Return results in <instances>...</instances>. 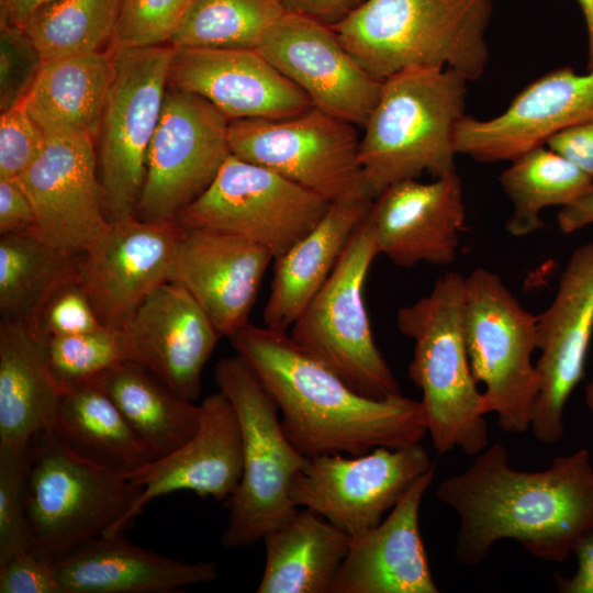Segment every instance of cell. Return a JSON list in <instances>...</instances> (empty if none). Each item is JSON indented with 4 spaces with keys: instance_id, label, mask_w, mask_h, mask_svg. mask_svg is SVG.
<instances>
[{
    "instance_id": "6da1fadb",
    "label": "cell",
    "mask_w": 593,
    "mask_h": 593,
    "mask_svg": "<svg viewBox=\"0 0 593 593\" xmlns=\"http://www.w3.org/2000/svg\"><path fill=\"white\" fill-rule=\"evenodd\" d=\"M436 495L460 519L455 558L478 566L496 541L514 539L533 556L564 562L593 535V465L588 448L558 456L541 471L511 466L502 444L486 447Z\"/></svg>"
},
{
    "instance_id": "7a4b0ae2",
    "label": "cell",
    "mask_w": 593,
    "mask_h": 593,
    "mask_svg": "<svg viewBox=\"0 0 593 593\" xmlns=\"http://www.w3.org/2000/svg\"><path fill=\"white\" fill-rule=\"evenodd\" d=\"M228 338L275 400L287 438L307 458L402 448L427 433L419 401L359 394L288 332L248 323Z\"/></svg>"
},
{
    "instance_id": "3957f363",
    "label": "cell",
    "mask_w": 593,
    "mask_h": 593,
    "mask_svg": "<svg viewBox=\"0 0 593 593\" xmlns=\"http://www.w3.org/2000/svg\"><path fill=\"white\" fill-rule=\"evenodd\" d=\"M492 0H365L332 25L359 65L383 81L409 68L484 72Z\"/></svg>"
},
{
    "instance_id": "277c9868",
    "label": "cell",
    "mask_w": 593,
    "mask_h": 593,
    "mask_svg": "<svg viewBox=\"0 0 593 593\" xmlns=\"http://www.w3.org/2000/svg\"><path fill=\"white\" fill-rule=\"evenodd\" d=\"M467 82L450 68H409L383 80L359 145L373 199L425 172L439 178L456 171V132L465 116Z\"/></svg>"
},
{
    "instance_id": "5b68a950",
    "label": "cell",
    "mask_w": 593,
    "mask_h": 593,
    "mask_svg": "<svg viewBox=\"0 0 593 593\" xmlns=\"http://www.w3.org/2000/svg\"><path fill=\"white\" fill-rule=\"evenodd\" d=\"M465 279L450 271L429 294L399 309L400 332L414 342L410 379L421 389L426 432L443 455L468 456L488 447L482 393L473 378L463 334Z\"/></svg>"
},
{
    "instance_id": "8992f818",
    "label": "cell",
    "mask_w": 593,
    "mask_h": 593,
    "mask_svg": "<svg viewBox=\"0 0 593 593\" xmlns=\"http://www.w3.org/2000/svg\"><path fill=\"white\" fill-rule=\"evenodd\" d=\"M214 380L236 411L243 439V472L236 491L225 501L228 519L222 545L246 547L299 512L290 488L310 458L289 441L275 400L238 355L217 361Z\"/></svg>"
},
{
    "instance_id": "52a82bcc",
    "label": "cell",
    "mask_w": 593,
    "mask_h": 593,
    "mask_svg": "<svg viewBox=\"0 0 593 593\" xmlns=\"http://www.w3.org/2000/svg\"><path fill=\"white\" fill-rule=\"evenodd\" d=\"M143 488L130 475L89 462L49 432L30 444L24 501L29 551L53 561L121 521Z\"/></svg>"
},
{
    "instance_id": "ba28073f",
    "label": "cell",
    "mask_w": 593,
    "mask_h": 593,
    "mask_svg": "<svg viewBox=\"0 0 593 593\" xmlns=\"http://www.w3.org/2000/svg\"><path fill=\"white\" fill-rule=\"evenodd\" d=\"M537 320L497 273L478 268L466 277L463 334L470 368L477 383L485 387V413H494L505 433L530 428L539 388L532 361Z\"/></svg>"
},
{
    "instance_id": "9c48e42d",
    "label": "cell",
    "mask_w": 593,
    "mask_h": 593,
    "mask_svg": "<svg viewBox=\"0 0 593 593\" xmlns=\"http://www.w3.org/2000/svg\"><path fill=\"white\" fill-rule=\"evenodd\" d=\"M378 255L365 217L329 278L292 324L289 335L353 390L383 400L402 394L374 343L363 300V286Z\"/></svg>"
},
{
    "instance_id": "30bf717a",
    "label": "cell",
    "mask_w": 593,
    "mask_h": 593,
    "mask_svg": "<svg viewBox=\"0 0 593 593\" xmlns=\"http://www.w3.org/2000/svg\"><path fill=\"white\" fill-rule=\"evenodd\" d=\"M112 53L114 72L96 149L105 213L115 223L135 216L174 48L159 45Z\"/></svg>"
},
{
    "instance_id": "8fae6325",
    "label": "cell",
    "mask_w": 593,
    "mask_h": 593,
    "mask_svg": "<svg viewBox=\"0 0 593 593\" xmlns=\"http://www.w3.org/2000/svg\"><path fill=\"white\" fill-rule=\"evenodd\" d=\"M231 154L264 166L329 203L373 199L359 159L356 125L316 107L280 119L233 120Z\"/></svg>"
},
{
    "instance_id": "7c38bea8",
    "label": "cell",
    "mask_w": 593,
    "mask_h": 593,
    "mask_svg": "<svg viewBox=\"0 0 593 593\" xmlns=\"http://www.w3.org/2000/svg\"><path fill=\"white\" fill-rule=\"evenodd\" d=\"M329 205L273 170L231 154L176 222L249 240L266 248L275 260L312 231Z\"/></svg>"
},
{
    "instance_id": "4fadbf2b",
    "label": "cell",
    "mask_w": 593,
    "mask_h": 593,
    "mask_svg": "<svg viewBox=\"0 0 593 593\" xmlns=\"http://www.w3.org/2000/svg\"><path fill=\"white\" fill-rule=\"evenodd\" d=\"M228 124L203 98L168 86L148 147L135 217L176 221L206 190L231 155Z\"/></svg>"
},
{
    "instance_id": "5bb4252c",
    "label": "cell",
    "mask_w": 593,
    "mask_h": 593,
    "mask_svg": "<svg viewBox=\"0 0 593 593\" xmlns=\"http://www.w3.org/2000/svg\"><path fill=\"white\" fill-rule=\"evenodd\" d=\"M435 463L418 444L378 447L348 456L322 455L293 479L290 496L347 533L351 538L379 525L382 516Z\"/></svg>"
},
{
    "instance_id": "9a60e30c",
    "label": "cell",
    "mask_w": 593,
    "mask_h": 593,
    "mask_svg": "<svg viewBox=\"0 0 593 593\" xmlns=\"http://www.w3.org/2000/svg\"><path fill=\"white\" fill-rule=\"evenodd\" d=\"M537 320L539 376L530 429L547 445L564 435V409L584 378L593 336V240L570 256L551 304Z\"/></svg>"
},
{
    "instance_id": "2e32d148",
    "label": "cell",
    "mask_w": 593,
    "mask_h": 593,
    "mask_svg": "<svg viewBox=\"0 0 593 593\" xmlns=\"http://www.w3.org/2000/svg\"><path fill=\"white\" fill-rule=\"evenodd\" d=\"M183 232L176 221L133 216L78 254L76 281L104 326L123 329L147 295L172 280Z\"/></svg>"
},
{
    "instance_id": "e0dca14e",
    "label": "cell",
    "mask_w": 593,
    "mask_h": 593,
    "mask_svg": "<svg viewBox=\"0 0 593 593\" xmlns=\"http://www.w3.org/2000/svg\"><path fill=\"white\" fill-rule=\"evenodd\" d=\"M18 179L33 204L34 234L53 247L78 255L110 228L94 138L46 137L41 154Z\"/></svg>"
},
{
    "instance_id": "ac0fdd59",
    "label": "cell",
    "mask_w": 593,
    "mask_h": 593,
    "mask_svg": "<svg viewBox=\"0 0 593 593\" xmlns=\"http://www.w3.org/2000/svg\"><path fill=\"white\" fill-rule=\"evenodd\" d=\"M256 49L314 107L365 126L383 81L359 65L331 25L287 11Z\"/></svg>"
},
{
    "instance_id": "d6986e66",
    "label": "cell",
    "mask_w": 593,
    "mask_h": 593,
    "mask_svg": "<svg viewBox=\"0 0 593 593\" xmlns=\"http://www.w3.org/2000/svg\"><path fill=\"white\" fill-rule=\"evenodd\" d=\"M583 123H593V70L559 68L525 87L500 115H465L457 127L456 150L480 163L511 161Z\"/></svg>"
},
{
    "instance_id": "ffe728a7",
    "label": "cell",
    "mask_w": 593,
    "mask_h": 593,
    "mask_svg": "<svg viewBox=\"0 0 593 593\" xmlns=\"http://www.w3.org/2000/svg\"><path fill=\"white\" fill-rule=\"evenodd\" d=\"M366 221L379 255L393 264L449 265L466 223L461 180L455 171L430 182H398L373 199Z\"/></svg>"
},
{
    "instance_id": "44dd1931",
    "label": "cell",
    "mask_w": 593,
    "mask_h": 593,
    "mask_svg": "<svg viewBox=\"0 0 593 593\" xmlns=\"http://www.w3.org/2000/svg\"><path fill=\"white\" fill-rule=\"evenodd\" d=\"M195 434L171 454L153 460L130 475L143 488L132 510L103 535L124 533L154 499L177 491L226 501L237 489L243 472V439L238 417L221 392L199 404Z\"/></svg>"
},
{
    "instance_id": "7402d4cb",
    "label": "cell",
    "mask_w": 593,
    "mask_h": 593,
    "mask_svg": "<svg viewBox=\"0 0 593 593\" xmlns=\"http://www.w3.org/2000/svg\"><path fill=\"white\" fill-rule=\"evenodd\" d=\"M123 331L130 360L179 396L191 402L200 396L203 367L222 335L181 283L157 287Z\"/></svg>"
},
{
    "instance_id": "603a6c76",
    "label": "cell",
    "mask_w": 593,
    "mask_h": 593,
    "mask_svg": "<svg viewBox=\"0 0 593 593\" xmlns=\"http://www.w3.org/2000/svg\"><path fill=\"white\" fill-rule=\"evenodd\" d=\"M168 86L203 98L230 121L287 118L314 107L256 48H174Z\"/></svg>"
},
{
    "instance_id": "cb8c5ba5",
    "label": "cell",
    "mask_w": 593,
    "mask_h": 593,
    "mask_svg": "<svg viewBox=\"0 0 593 593\" xmlns=\"http://www.w3.org/2000/svg\"><path fill=\"white\" fill-rule=\"evenodd\" d=\"M183 228L172 280L188 290L219 333L230 337L248 324L273 257L266 248L239 237Z\"/></svg>"
},
{
    "instance_id": "d4e9b609",
    "label": "cell",
    "mask_w": 593,
    "mask_h": 593,
    "mask_svg": "<svg viewBox=\"0 0 593 593\" xmlns=\"http://www.w3.org/2000/svg\"><path fill=\"white\" fill-rule=\"evenodd\" d=\"M435 465L379 525L354 537L331 593H437L419 532L422 499Z\"/></svg>"
},
{
    "instance_id": "484cf974",
    "label": "cell",
    "mask_w": 593,
    "mask_h": 593,
    "mask_svg": "<svg viewBox=\"0 0 593 593\" xmlns=\"http://www.w3.org/2000/svg\"><path fill=\"white\" fill-rule=\"evenodd\" d=\"M60 593H174L214 581L215 562H186L101 535L52 561Z\"/></svg>"
},
{
    "instance_id": "4316f807",
    "label": "cell",
    "mask_w": 593,
    "mask_h": 593,
    "mask_svg": "<svg viewBox=\"0 0 593 593\" xmlns=\"http://www.w3.org/2000/svg\"><path fill=\"white\" fill-rule=\"evenodd\" d=\"M63 391L49 369L38 326L0 323V448L24 449L51 432Z\"/></svg>"
},
{
    "instance_id": "83f0119b",
    "label": "cell",
    "mask_w": 593,
    "mask_h": 593,
    "mask_svg": "<svg viewBox=\"0 0 593 593\" xmlns=\"http://www.w3.org/2000/svg\"><path fill=\"white\" fill-rule=\"evenodd\" d=\"M372 201L358 198L331 203L315 227L275 259L264 326L281 332L291 328L329 278Z\"/></svg>"
},
{
    "instance_id": "f1b7e54d",
    "label": "cell",
    "mask_w": 593,
    "mask_h": 593,
    "mask_svg": "<svg viewBox=\"0 0 593 593\" xmlns=\"http://www.w3.org/2000/svg\"><path fill=\"white\" fill-rule=\"evenodd\" d=\"M113 72L110 49L45 60L23 104L46 137L96 139Z\"/></svg>"
},
{
    "instance_id": "f546056e",
    "label": "cell",
    "mask_w": 593,
    "mask_h": 593,
    "mask_svg": "<svg viewBox=\"0 0 593 593\" xmlns=\"http://www.w3.org/2000/svg\"><path fill=\"white\" fill-rule=\"evenodd\" d=\"M304 508L265 537L258 593H331L351 537Z\"/></svg>"
},
{
    "instance_id": "4dcf8cb0",
    "label": "cell",
    "mask_w": 593,
    "mask_h": 593,
    "mask_svg": "<svg viewBox=\"0 0 593 593\" xmlns=\"http://www.w3.org/2000/svg\"><path fill=\"white\" fill-rule=\"evenodd\" d=\"M49 433L78 457L127 475L154 460L104 391L99 377L63 391Z\"/></svg>"
},
{
    "instance_id": "1f68e13d",
    "label": "cell",
    "mask_w": 593,
    "mask_h": 593,
    "mask_svg": "<svg viewBox=\"0 0 593 593\" xmlns=\"http://www.w3.org/2000/svg\"><path fill=\"white\" fill-rule=\"evenodd\" d=\"M99 380L154 460L171 454L195 434L199 405L176 394L141 365L124 360Z\"/></svg>"
},
{
    "instance_id": "d6a6232c",
    "label": "cell",
    "mask_w": 593,
    "mask_h": 593,
    "mask_svg": "<svg viewBox=\"0 0 593 593\" xmlns=\"http://www.w3.org/2000/svg\"><path fill=\"white\" fill-rule=\"evenodd\" d=\"M77 260L78 255L55 248L33 233L1 235V320L38 326L48 300L76 281Z\"/></svg>"
},
{
    "instance_id": "836d02e7",
    "label": "cell",
    "mask_w": 593,
    "mask_h": 593,
    "mask_svg": "<svg viewBox=\"0 0 593 593\" xmlns=\"http://www.w3.org/2000/svg\"><path fill=\"white\" fill-rule=\"evenodd\" d=\"M500 183L513 204L505 228L513 236H525L544 227V209L570 205L589 192L593 177L541 145L511 160Z\"/></svg>"
},
{
    "instance_id": "e575fe53",
    "label": "cell",
    "mask_w": 593,
    "mask_h": 593,
    "mask_svg": "<svg viewBox=\"0 0 593 593\" xmlns=\"http://www.w3.org/2000/svg\"><path fill=\"white\" fill-rule=\"evenodd\" d=\"M287 12L282 0H193L172 48H257Z\"/></svg>"
},
{
    "instance_id": "d590c367",
    "label": "cell",
    "mask_w": 593,
    "mask_h": 593,
    "mask_svg": "<svg viewBox=\"0 0 593 593\" xmlns=\"http://www.w3.org/2000/svg\"><path fill=\"white\" fill-rule=\"evenodd\" d=\"M120 4L121 0H56L22 29L44 61L99 52L112 40Z\"/></svg>"
},
{
    "instance_id": "8d00e7d4",
    "label": "cell",
    "mask_w": 593,
    "mask_h": 593,
    "mask_svg": "<svg viewBox=\"0 0 593 593\" xmlns=\"http://www.w3.org/2000/svg\"><path fill=\"white\" fill-rule=\"evenodd\" d=\"M49 369L61 391L130 360L123 329L103 326L74 335H46Z\"/></svg>"
},
{
    "instance_id": "74e56055",
    "label": "cell",
    "mask_w": 593,
    "mask_h": 593,
    "mask_svg": "<svg viewBox=\"0 0 593 593\" xmlns=\"http://www.w3.org/2000/svg\"><path fill=\"white\" fill-rule=\"evenodd\" d=\"M193 0H121L109 49L168 45Z\"/></svg>"
},
{
    "instance_id": "f35d334b",
    "label": "cell",
    "mask_w": 593,
    "mask_h": 593,
    "mask_svg": "<svg viewBox=\"0 0 593 593\" xmlns=\"http://www.w3.org/2000/svg\"><path fill=\"white\" fill-rule=\"evenodd\" d=\"M30 462V446L0 448V566L29 551L30 537L24 489Z\"/></svg>"
},
{
    "instance_id": "ab89813d",
    "label": "cell",
    "mask_w": 593,
    "mask_h": 593,
    "mask_svg": "<svg viewBox=\"0 0 593 593\" xmlns=\"http://www.w3.org/2000/svg\"><path fill=\"white\" fill-rule=\"evenodd\" d=\"M43 58L25 31L0 25V110L24 101L43 66Z\"/></svg>"
},
{
    "instance_id": "60d3db41",
    "label": "cell",
    "mask_w": 593,
    "mask_h": 593,
    "mask_svg": "<svg viewBox=\"0 0 593 593\" xmlns=\"http://www.w3.org/2000/svg\"><path fill=\"white\" fill-rule=\"evenodd\" d=\"M45 141L23 102L1 112L0 178H19L41 154Z\"/></svg>"
},
{
    "instance_id": "b9f144b4",
    "label": "cell",
    "mask_w": 593,
    "mask_h": 593,
    "mask_svg": "<svg viewBox=\"0 0 593 593\" xmlns=\"http://www.w3.org/2000/svg\"><path fill=\"white\" fill-rule=\"evenodd\" d=\"M103 326L77 281L54 293L38 322V327L47 336L81 334Z\"/></svg>"
},
{
    "instance_id": "7bdbcfd3",
    "label": "cell",
    "mask_w": 593,
    "mask_h": 593,
    "mask_svg": "<svg viewBox=\"0 0 593 593\" xmlns=\"http://www.w3.org/2000/svg\"><path fill=\"white\" fill-rule=\"evenodd\" d=\"M0 593H60L53 562L31 551L0 566Z\"/></svg>"
},
{
    "instance_id": "ee69618b",
    "label": "cell",
    "mask_w": 593,
    "mask_h": 593,
    "mask_svg": "<svg viewBox=\"0 0 593 593\" xmlns=\"http://www.w3.org/2000/svg\"><path fill=\"white\" fill-rule=\"evenodd\" d=\"M33 204L18 178H0V235L34 234Z\"/></svg>"
},
{
    "instance_id": "f6af8a7d",
    "label": "cell",
    "mask_w": 593,
    "mask_h": 593,
    "mask_svg": "<svg viewBox=\"0 0 593 593\" xmlns=\"http://www.w3.org/2000/svg\"><path fill=\"white\" fill-rule=\"evenodd\" d=\"M546 145L593 177V123H583L552 135Z\"/></svg>"
},
{
    "instance_id": "bcb514c9",
    "label": "cell",
    "mask_w": 593,
    "mask_h": 593,
    "mask_svg": "<svg viewBox=\"0 0 593 593\" xmlns=\"http://www.w3.org/2000/svg\"><path fill=\"white\" fill-rule=\"evenodd\" d=\"M365 0H282L287 11L299 13L327 25L347 16Z\"/></svg>"
},
{
    "instance_id": "7dc6e473",
    "label": "cell",
    "mask_w": 593,
    "mask_h": 593,
    "mask_svg": "<svg viewBox=\"0 0 593 593\" xmlns=\"http://www.w3.org/2000/svg\"><path fill=\"white\" fill-rule=\"evenodd\" d=\"M573 555L577 558V570L571 577L556 575L558 591L593 593V535L584 539Z\"/></svg>"
},
{
    "instance_id": "c3c4849f",
    "label": "cell",
    "mask_w": 593,
    "mask_h": 593,
    "mask_svg": "<svg viewBox=\"0 0 593 593\" xmlns=\"http://www.w3.org/2000/svg\"><path fill=\"white\" fill-rule=\"evenodd\" d=\"M557 221L564 234L574 233L593 224V187L574 203L561 208Z\"/></svg>"
},
{
    "instance_id": "681fc988",
    "label": "cell",
    "mask_w": 593,
    "mask_h": 593,
    "mask_svg": "<svg viewBox=\"0 0 593 593\" xmlns=\"http://www.w3.org/2000/svg\"><path fill=\"white\" fill-rule=\"evenodd\" d=\"M56 0H2L0 1V25L23 27L38 10Z\"/></svg>"
},
{
    "instance_id": "f907efd6",
    "label": "cell",
    "mask_w": 593,
    "mask_h": 593,
    "mask_svg": "<svg viewBox=\"0 0 593 593\" xmlns=\"http://www.w3.org/2000/svg\"><path fill=\"white\" fill-rule=\"evenodd\" d=\"M581 7L588 34V70H593V0H577Z\"/></svg>"
},
{
    "instance_id": "816d5d0a",
    "label": "cell",
    "mask_w": 593,
    "mask_h": 593,
    "mask_svg": "<svg viewBox=\"0 0 593 593\" xmlns=\"http://www.w3.org/2000/svg\"><path fill=\"white\" fill-rule=\"evenodd\" d=\"M592 363H593V358H592ZM584 400H585L586 406L593 413V368H592L591 379L584 388Z\"/></svg>"
},
{
    "instance_id": "f5cc1de1",
    "label": "cell",
    "mask_w": 593,
    "mask_h": 593,
    "mask_svg": "<svg viewBox=\"0 0 593 593\" xmlns=\"http://www.w3.org/2000/svg\"><path fill=\"white\" fill-rule=\"evenodd\" d=\"M0 1H2V0H0Z\"/></svg>"
}]
</instances>
